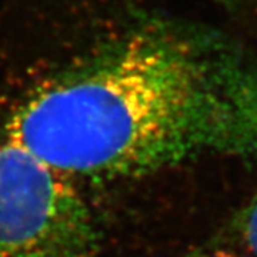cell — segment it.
<instances>
[{"instance_id":"6da1fadb","label":"cell","mask_w":257,"mask_h":257,"mask_svg":"<svg viewBox=\"0 0 257 257\" xmlns=\"http://www.w3.org/2000/svg\"><path fill=\"white\" fill-rule=\"evenodd\" d=\"M36 62L5 140L73 183L257 160V50L187 19L132 13Z\"/></svg>"},{"instance_id":"7a4b0ae2","label":"cell","mask_w":257,"mask_h":257,"mask_svg":"<svg viewBox=\"0 0 257 257\" xmlns=\"http://www.w3.org/2000/svg\"><path fill=\"white\" fill-rule=\"evenodd\" d=\"M79 186L18 145L0 143V257H100Z\"/></svg>"},{"instance_id":"3957f363","label":"cell","mask_w":257,"mask_h":257,"mask_svg":"<svg viewBox=\"0 0 257 257\" xmlns=\"http://www.w3.org/2000/svg\"><path fill=\"white\" fill-rule=\"evenodd\" d=\"M229 237L237 256L257 257V199L231 223Z\"/></svg>"}]
</instances>
